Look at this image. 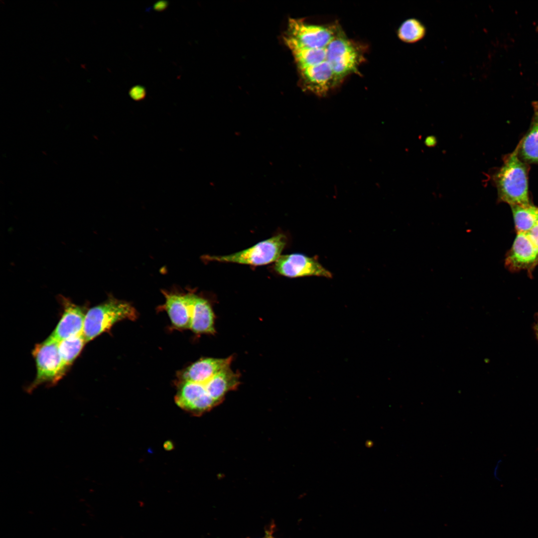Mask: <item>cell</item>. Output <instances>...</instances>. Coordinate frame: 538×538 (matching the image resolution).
<instances>
[{
  "instance_id": "obj_20",
  "label": "cell",
  "mask_w": 538,
  "mask_h": 538,
  "mask_svg": "<svg viewBox=\"0 0 538 538\" xmlns=\"http://www.w3.org/2000/svg\"><path fill=\"white\" fill-rule=\"evenodd\" d=\"M527 233L538 251V223Z\"/></svg>"
},
{
  "instance_id": "obj_13",
  "label": "cell",
  "mask_w": 538,
  "mask_h": 538,
  "mask_svg": "<svg viewBox=\"0 0 538 538\" xmlns=\"http://www.w3.org/2000/svg\"><path fill=\"white\" fill-rule=\"evenodd\" d=\"M191 317L189 328L196 333L213 334L214 315L205 299L190 291Z\"/></svg>"
},
{
  "instance_id": "obj_10",
  "label": "cell",
  "mask_w": 538,
  "mask_h": 538,
  "mask_svg": "<svg viewBox=\"0 0 538 538\" xmlns=\"http://www.w3.org/2000/svg\"><path fill=\"white\" fill-rule=\"evenodd\" d=\"M233 357L201 359L178 374L180 382L204 384L219 372L230 368Z\"/></svg>"
},
{
  "instance_id": "obj_11",
  "label": "cell",
  "mask_w": 538,
  "mask_h": 538,
  "mask_svg": "<svg viewBox=\"0 0 538 538\" xmlns=\"http://www.w3.org/2000/svg\"><path fill=\"white\" fill-rule=\"evenodd\" d=\"M165 303L161 308L165 310L172 325L178 329H189L191 317L190 291L180 292L162 291Z\"/></svg>"
},
{
  "instance_id": "obj_2",
  "label": "cell",
  "mask_w": 538,
  "mask_h": 538,
  "mask_svg": "<svg viewBox=\"0 0 538 538\" xmlns=\"http://www.w3.org/2000/svg\"><path fill=\"white\" fill-rule=\"evenodd\" d=\"M137 317V312L131 303L111 296L86 313L83 335L87 343L119 321L134 320Z\"/></svg>"
},
{
  "instance_id": "obj_9",
  "label": "cell",
  "mask_w": 538,
  "mask_h": 538,
  "mask_svg": "<svg viewBox=\"0 0 538 538\" xmlns=\"http://www.w3.org/2000/svg\"><path fill=\"white\" fill-rule=\"evenodd\" d=\"M538 263V251L527 233L520 232L506 258V267L511 270L530 269Z\"/></svg>"
},
{
  "instance_id": "obj_8",
  "label": "cell",
  "mask_w": 538,
  "mask_h": 538,
  "mask_svg": "<svg viewBox=\"0 0 538 538\" xmlns=\"http://www.w3.org/2000/svg\"><path fill=\"white\" fill-rule=\"evenodd\" d=\"M178 406L195 415L211 410L218 405L209 396L203 384L180 382L175 397Z\"/></svg>"
},
{
  "instance_id": "obj_6",
  "label": "cell",
  "mask_w": 538,
  "mask_h": 538,
  "mask_svg": "<svg viewBox=\"0 0 538 538\" xmlns=\"http://www.w3.org/2000/svg\"><path fill=\"white\" fill-rule=\"evenodd\" d=\"M58 343L49 336L35 347L32 354L36 363V376L28 391L44 383L54 384L65 374L67 369L61 360Z\"/></svg>"
},
{
  "instance_id": "obj_12",
  "label": "cell",
  "mask_w": 538,
  "mask_h": 538,
  "mask_svg": "<svg viewBox=\"0 0 538 538\" xmlns=\"http://www.w3.org/2000/svg\"><path fill=\"white\" fill-rule=\"evenodd\" d=\"M64 303L63 314L50 335L58 342L82 334L86 314L81 307L68 301Z\"/></svg>"
},
{
  "instance_id": "obj_5",
  "label": "cell",
  "mask_w": 538,
  "mask_h": 538,
  "mask_svg": "<svg viewBox=\"0 0 538 538\" xmlns=\"http://www.w3.org/2000/svg\"><path fill=\"white\" fill-rule=\"evenodd\" d=\"M340 29L337 24L315 25L300 19L290 18L283 40L286 45L294 44L309 48L325 47Z\"/></svg>"
},
{
  "instance_id": "obj_4",
  "label": "cell",
  "mask_w": 538,
  "mask_h": 538,
  "mask_svg": "<svg viewBox=\"0 0 538 538\" xmlns=\"http://www.w3.org/2000/svg\"><path fill=\"white\" fill-rule=\"evenodd\" d=\"M363 59L362 51L348 39L341 28L327 46V61L333 72L336 85L348 75L357 72Z\"/></svg>"
},
{
  "instance_id": "obj_17",
  "label": "cell",
  "mask_w": 538,
  "mask_h": 538,
  "mask_svg": "<svg viewBox=\"0 0 538 538\" xmlns=\"http://www.w3.org/2000/svg\"><path fill=\"white\" fill-rule=\"evenodd\" d=\"M86 343L83 334L59 342V354L67 369L79 355Z\"/></svg>"
},
{
  "instance_id": "obj_24",
  "label": "cell",
  "mask_w": 538,
  "mask_h": 538,
  "mask_svg": "<svg viewBox=\"0 0 538 538\" xmlns=\"http://www.w3.org/2000/svg\"><path fill=\"white\" fill-rule=\"evenodd\" d=\"M265 538V537H264V538Z\"/></svg>"
},
{
  "instance_id": "obj_14",
  "label": "cell",
  "mask_w": 538,
  "mask_h": 538,
  "mask_svg": "<svg viewBox=\"0 0 538 538\" xmlns=\"http://www.w3.org/2000/svg\"><path fill=\"white\" fill-rule=\"evenodd\" d=\"M239 383V374L229 368L219 372L203 384L209 396L219 405L223 401L227 394L235 390Z\"/></svg>"
},
{
  "instance_id": "obj_7",
  "label": "cell",
  "mask_w": 538,
  "mask_h": 538,
  "mask_svg": "<svg viewBox=\"0 0 538 538\" xmlns=\"http://www.w3.org/2000/svg\"><path fill=\"white\" fill-rule=\"evenodd\" d=\"M274 269L278 274L291 278L312 276L332 277V273L315 257L300 253L281 255L275 262Z\"/></svg>"
},
{
  "instance_id": "obj_1",
  "label": "cell",
  "mask_w": 538,
  "mask_h": 538,
  "mask_svg": "<svg viewBox=\"0 0 538 538\" xmlns=\"http://www.w3.org/2000/svg\"><path fill=\"white\" fill-rule=\"evenodd\" d=\"M519 144L514 150L506 155L502 165L492 175V180L497 189L498 200L509 204H530L529 196L528 164L519 157Z\"/></svg>"
},
{
  "instance_id": "obj_21",
  "label": "cell",
  "mask_w": 538,
  "mask_h": 538,
  "mask_svg": "<svg viewBox=\"0 0 538 538\" xmlns=\"http://www.w3.org/2000/svg\"><path fill=\"white\" fill-rule=\"evenodd\" d=\"M168 2L166 0H161L155 2L152 8L157 11H162L165 10L168 6Z\"/></svg>"
},
{
  "instance_id": "obj_23",
  "label": "cell",
  "mask_w": 538,
  "mask_h": 538,
  "mask_svg": "<svg viewBox=\"0 0 538 538\" xmlns=\"http://www.w3.org/2000/svg\"><path fill=\"white\" fill-rule=\"evenodd\" d=\"M274 525L270 526V528L266 531V535L265 538H275L273 536V532L274 530Z\"/></svg>"
},
{
  "instance_id": "obj_16",
  "label": "cell",
  "mask_w": 538,
  "mask_h": 538,
  "mask_svg": "<svg viewBox=\"0 0 538 538\" xmlns=\"http://www.w3.org/2000/svg\"><path fill=\"white\" fill-rule=\"evenodd\" d=\"M518 233H527L538 223V207L532 204L510 206Z\"/></svg>"
},
{
  "instance_id": "obj_15",
  "label": "cell",
  "mask_w": 538,
  "mask_h": 538,
  "mask_svg": "<svg viewBox=\"0 0 538 538\" xmlns=\"http://www.w3.org/2000/svg\"><path fill=\"white\" fill-rule=\"evenodd\" d=\"M533 106L534 115L530 127L518 143V153L525 162L538 164V102H535Z\"/></svg>"
},
{
  "instance_id": "obj_3",
  "label": "cell",
  "mask_w": 538,
  "mask_h": 538,
  "mask_svg": "<svg viewBox=\"0 0 538 538\" xmlns=\"http://www.w3.org/2000/svg\"><path fill=\"white\" fill-rule=\"evenodd\" d=\"M287 237L278 234L244 250L224 256H205L208 261L262 266L275 262L287 244Z\"/></svg>"
},
{
  "instance_id": "obj_18",
  "label": "cell",
  "mask_w": 538,
  "mask_h": 538,
  "mask_svg": "<svg viewBox=\"0 0 538 538\" xmlns=\"http://www.w3.org/2000/svg\"><path fill=\"white\" fill-rule=\"evenodd\" d=\"M426 28L418 19L410 18L404 20L399 26L398 36L400 40L407 43H414L421 40L425 35Z\"/></svg>"
},
{
  "instance_id": "obj_22",
  "label": "cell",
  "mask_w": 538,
  "mask_h": 538,
  "mask_svg": "<svg viewBox=\"0 0 538 538\" xmlns=\"http://www.w3.org/2000/svg\"><path fill=\"white\" fill-rule=\"evenodd\" d=\"M534 330L537 340H538V313L535 315V322L534 323Z\"/></svg>"
},
{
  "instance_id": "obj_19",
  "label": "cell",
  "mask_w": 538,
  "mask_h": 538,
  "mask_svg": "<svg viewBox=\"0 0 538 538\" xmlns=\"http://www.w3.org/2000/svg\"><path fill=\"white\" fill-rule=\"evenodd\" d=\"M129 95L131 98L136 101L143 100L146 96V91L144 87L141 85H136L129 91Z\"/></svg>"
}]
</instances>
